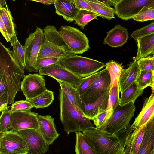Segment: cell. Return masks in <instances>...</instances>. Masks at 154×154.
<instances>
[{
  "instance_id": "33",
  "label": "cell",
  "mask_w": 154,
  "mask_h": 154,
  "mask_svg": "<svg viewBox=\"0 0 154 154\" xmlns=\"http://www.w3.org/2000/svg\"><path fill=\"white\" fill-rule=\"evenodd\" d=\"M105 67L109 72L111 77L110 89L116 81H118L124 69L122 64L113 60H110L105 64Z\"/></svg>"
},
{
  "instance_id": "52",
  "label": "cell",
  "mask_w": 154,
  "mask_h": 154,
  "mask_svg": "<svg viewBox=\"0 0 154 154\" xmlns=\"http://www.w3.org/2000/svg\"><path fill=\"white\" fill-rule=\"evenodd\" d=\"M112 2L115 5L116 4L119 2L121 0H109Z\"/></svg>"
},
{
  "instance_id": "16",
  "label": "cell",
  "mask_w": 154,
  "mask_h": 154,
  "mask_svg": "<svg viewBox=\"0 0 154 154\" xmlns=\"http://www.w3.org/2000/svg\"><path fill=\"white\" fill-rule=\"evenodd\" d=\"M37 118L40 133L49 145L53 144L60 134L57 131L54 119L49 115H38Z\"/></svg>"
},
{
  "instance_id": "42",
  "label": "cell",
  "mask_w": 154,
  "mask_h": 154,
  "mask_svg": "<svg viewBox=\"0 0 154 154\" xmlns=\"http://www.w3.org/2000/svg\"><path fill=\"white\" fill-rule=\"evenodd\" d=\"M63 58L57 57H47L37 59L36 61V68L39 71L44 67L56 63Z\"/></svg>"
},
{
  "instance_id": "45",
  "label": "cell",
  "mask_w": 154,
  "mask_h": 154,
  "mask_svg": "<svg viewBox=\"0 0 154 154\" xmlns=\"http://www.w3.org/2000/svg\"><path fill=\"white\" fill-rule=\"evenodd\" d=\"M0 30L1 32L7 42L11 43L12 36L8 33L1 17H0Z\"/></svg>"
},
{
  "instance_id": "17",
  "label": "cell",
  "mask_w": 154,
  "mask_h": 154,
  "mask_svg": "<svg viewBox=\"0 0 154 154\" xmlns=\"http://www.w3.org/2000/svg\"><path fill=\"white\" fill-rule=\"evenodd\" d=\"M110 91V89L91 104L85 105L82 103L83 116L91 120L95 116L106 112Z\"/></svg>"
},
{
  "instance_id": "56",
  "label": "cell",
  "mask_w": 154,
  "mask_h": 154,
  "mask_svg": "<svg viewBox=\"0 0 154 154\" xmlns=\"http://www.w3.org/2000/svg\"><path fill=\"white\" fill-rule=\"evenodd\" d=\"M12 0L13 1H15V0Z\"/></svg>"
},
{
  "instance_id": "3",
  "label": "cell",
  "mask_w": 154,
  "mask_h": 154,
  "mask_svg": "<svg viewBox=\"0 0 154 154\" xmlns=\"http://www.w3.org/2000/svg\"><path fill=\"white\" fill-rule=\"evenodd\" d=\"M82 132L91 142L97 154H123L124 149L115 134L94 127Z\"/></svg>"
},
{
  "instance_id": "43",
  "label": "cell",
  "mask_w": 154,
  "mask_h": 154,
  "mask_svg": "<svg viewBox=\"0 0 154 154\" xmlns=\"http://www.w3.org/2000/svg\"><path fill=\"white\" fill-rule=\"evenodd\" d=\"M145 127H144L138 134L133 147L132 154H138L143 140Z\"/></svg>"
},
{
  "instance_id": "41",
  "label": "cell",
  "mask_w": 154,
  "mask_h": 154,
  "mask_svg": "<svg viewBox=\"0 0 154 154\" xmlns=\"http://www.w3.org/2000/svg\"><path fill=\"white\" fill-rule=\"evenodd\" d=\"M11 112L8 109L2 112L0 117V131L11 129L10 125Z\"/></svg>"
},
{
  "instance_id": "2",
  "label": "cell",
  "mask_w": 154,
  "mask_h": 154,
  "mask_svg": "<svg viewBox=\"0 0 154 154\" xmlns=\"http://www.w3.org/2000/svg\"><path fill=\"white\" fill-rule=\"evenodd\" d=\"M60 117L64 131L68 134L83 132L94 127L89 119L84 117L72 105L60 88L59 90Z\"/></svg>"
},
{
  "instance_id": "25",
  "label": "cell",
  "mask_w": 154,
  "mask_h": 154,
  "mask_svg": "<svg viewBox=\"0 0 154 154\" xmlns=\"http://www.w3.org/2000/svg\"><path fill=\"white\" fill-rule=\"evenodd\" d=\"M56 80L70 101L83 115L82 101L80 95L76 89L68 83L60 80Z\"/></svg>"
},
{
  "instance_id": "30",
  "label": "cell",
  "mask_w": 154,
  "mask_h": 154,
  "mask_svg": "<svg viewBox=\"0 0 154 154\" xmlns=\"http://www.w3.org/2000/svg\"><path fill=\"white\" fill-rule=\"evenodd\" d=\"M13 47V57L23 69L26 67V58L24 46H22L17 39L16 33L12 36L11 43Z\"/></svg>"
},
{
  "instance_id": "8",
  "label": "cell",
  "mask_w": 154,
  "mask_h": 154,
  "mask_svg": "<svg viewBox=\"0 0 154 154\" xmlns=\"http://www.w3.org/2000/svg\"><path fill=\"white\" fill-rule=\"evenodd\" d=\"M28 151L27 143L17 132L0 131V154H27Z\"/></svg>"
},
{
  "instance_id": "18",
  "label": "cell",
  "mask_w": 154,
  "mask_h": 154,
  "mask_svg": "<svg viewBox=\"0 0 154 154\" xmlns=\"http://www.w3.org/2000/svg\"><path fill=\"white\" fill-rule=\"evenodd\" d=\"M103 44L114 48L120 47L127 41L129 37L127 29L120 24L116 25L107 33Z\"/></svg>"
},
{
  "instance_id": "35",
  "label": "cell",
  "mask_w": 154,
  "mask_h": 154,
  "mask_svg": "<svg viewBox=\"0 0 154 154\" xmlns=\"http://www.w3.org/2000/svg\"><path fill=\"white\" fill-rule=\"evenodd\" d=\"M132 19L135 21L141 22L154 20V9L144 7Z\"/></svg>"
},
{
  "instance_id": "14",
  "label": "cell",
  "mask_w": 154,
  "mask_h": 154,
  "mask_svg": "<svg viewBox=\"0 0 154 154\" xmlns=\"http://www.w3.org/2000/svg\"><path fill=\"white\" fill-rule=\"evenodd\" d=\"M24 138L29 148L27 154H44L49 149V145L38 129H28L17 131Z\"/></svg>"
},
{
  "instance_id": "36",
  "label": "cell",
  "mask_w": 154,
  "mask_h": 154,
  "mask_svg": "<svg viewBox=\"0 0 154 154\" xmlns=\"http://www.w3.org/2000/svg\"><path fill=\"white\" fill-rule=\"evenodd\" d=\"M100 71L97 72L88 76L83 78L76 89L80 95L84 93L99 76Z\"/></svg>"
},
{
  "instance_id": "10",
  "label": "cell",
  "mask_w": 154,
  "mask_h": 154,
  "mask_svg": "<svg viewBox=\"0 0 154 154\" xmlns=\"http://www.w3.org/2000/svg\"><path fill=\"white\" fill-rule=\"evenodd\" d=\"M39 73L42 75L51 77L56 80L66 82L76 89L83 79L68 69L60 61L41 69L39 71Z\"/></svg>"
},
{
  "instance_id": "15",
  "label": "cell",
  "mask_w": 154,
  "mask_h": 154,
  "mask_svg": "<svg viewBox=\"0 0 154 154\" xmlns=\"http://www.w3.org/2000/svg\"><path fill=\"white\" fill-rule=\"evenodd\" d=\"M154 117V93L145 99L143 107L133 123L130 125L133 131L131 136L137 135Z\"/></svg>"
},
{
  "instance_id": "47",
  "label": "cell",
  "mask_w": 154,
  "mask_h": 154,
  "mask_svg": "<svg viewBox=\"0 0 154 154\" xmlns=\"http://www.w3.org/2000/svg\"><path fill=\"white\" fill-rule=\"evenodd\" d=\"M8 97L7 93L0 96V111L7 110L8 107Z\"/></svg>"
},
{
  "instance_id": "34",
  "label": "cell",
  "mask_w": 154,
  "mask_h": 154,
  "mask_svg": "<svg viewBox=\"0 0 154 154\" xmlns=\"http://www.w3.org/2000/svg\"><path fill=\"white\" fill-rule=\"evenodd\" d=\"M0 17L2 19L5 26L9 34L13 36L16 33L15 26L10 11L0 5Z\"/></svg>"
},
{
  "instance_id": "55",
  "label": "cell",
  "mask_w": 154,
  "mask_h": 154,
  "mask_svg": "<svg viewBox=\"0 0 154 154\" xmlns=\"http://www.w3.org/2000/svg\"><path fill=\"white\" fill-rule=\"evenodd\" d=\"M154 60V54L152 56Z\"/></svg>"
},
{
  "instance_id": "53",
  "label": "cell",
  "mask_w": 154,
  "mask_h": 154,
  "mask_svg": "<svg viewBox=\"0 0 154 154\" xmlns=\"http://www.w3.org/2000/svg\"><path fill=\"white\" fill-rule=\"evenodd\" d=\"M149 7L151 8L154 9V0L150 4L149 6Z\"/></svg>"
},
{
  "instance_id": "39",
  "label": "cell",
  "mask_w": 154,
  "mask_h": 154,
  "mask_svg": "<svg viewBox=\"0 0 154 154\" xmlns=\"http://www.w3.org/2000/svg\"><path fill=\"white\" fill-rule=\"evenodd\" d=\"M34 107L30 101L27 100H20L16 101L12 104L10 111H24L31 110Z\"/></svg>"
},
{
  "instance_id": "48",
  "label": "cell",
  "mask_w": 154,
  "mask_h": 154,
  "mask_svg": "<svg viewBox=\"0 0 154 154\" xmlns=\"http://www.w3.org/2000/svg\"><path fill=\"white\" fill-rule=\"evenodd\" d=\"M39 2L47 5L54 4L55 0H28Z\"/></svg>"
},
{
  "instance_id": "19",
  "label": "cell",
  "mask_w": 154,
  "mask_h": 154,
  "mask_svg": "<svg viewBox=\"0 0 154 154\" xmlns=\"http://www.w3.org/2000/svg\"><path fill=\"white\" fill-rule=\"evenodd\" d=\"M140 71L135 58L129 66L124 69L120 76L118 83L121 93L137 81Z\"/></svg>"
},
{
  "instance_id": "13",
  "label": "cell",
  "mask_w": 154,
  "mask_h": 154,
  "mask_svg": "<svg viewBox=\"0 0 154 154\" xmlns=\"http://www.w3.org/2000/svg\"><path fill=\"white\" fill-rule=\"evenodd\" d=\"M154 0H121L114 6L116 15L125 20L132 18L145 6L149 7Z\"/></svg>"
},
{
  "instance_id": "29",
  "label": "cell",
  "mask_w": 154,
  "mask_h": 154,
  "mask_svg": "<svg viewBox=\"0 0 154 154\" xmlns=\"http://www.w3.org/2000/svg\"><path fill=\"white\" fill-rule=\"evenodd\" d=\"M43 31L45 40L60 47L69 49L54 26L48 25L44 28Z\"/></svg>"
},
{
  "instance_id": "20",
  "label": "cell",
  "mask_w": 154,
  "mask_h": 154,
  "mask_svg": "<svg viewBox=\"0 0 154 154\" xmlns=\"http://www.w3.org/2000/svg\"><path fill=\"white\" fill-rule=\"evenodd\" d=\"M54 5L55 12L58 15L62 16L66 21L75 20L79 10L74 0H55Z\"/></svg>"
},
{
  "instance_id": "31",
  "label": "cell",
  "mask_w": 154,
  "mask_h": 154,
  "mask_svg": "<svg viewBox=\"0 0 154 154\" xmlns=\"http://www.w3.org/2000/svg\"><path fill=\"white\" fill-rule=\"evenodd\" d=\"M54 100L53 92L47 89L40 94L29 101L36 108H43L48 106Z\"/></svg>"
},
{
  "instance_id": "46",
  "label": "cell",
  "mask_w": 154,
  "mask_h": 154,
  "mask_svg": "<svg viewBox=\"0 0 154 154\" xmlns=\"http://www.w3.org/2000/svg\"><path fill=\"white\" fill-rule=\"evenodd\" d=\"M106 112L101 113L94 117L92 120L97 128H99L102 124L106 116Z\"/></svg>"
},
{
  "instance_id": "21",
  "label": "cell",
  "mask_w": 154,
  "mask_h": 154,
  "mask_svg": "<svg viewBox=\"0 0 154 154\" xmlns=\"http://www.w3.org/2000/svg\"><path fill=\"white\" fill-rule=\"evenodd\" d=\"M73 54L69 49L57 46L45 39L41 45L38 59L47 57L63 58Z\"/></svg>"
},
{
  "instance_id": "49",
  "label": "cell",
  "mask_w": 154,
  "mask_h": 154,
  "mask_svg": "<svg viewBox=\"0 0 154 154\" xmlns=\"http://www.w3.org/2000/svg\"><path fill=\"white\" fill-rule=\"evenodd\" d=\"M100 2H101L106 5L111 7V6H114L115 4L110 1L109 0H96Z\"/></svg>"
},
{
  "instance_id": "4",
  "label": "cell",
  "mask_w": 154,
  "mask_h": 154,
  "mask_svg": "<svg viewBox=\"0 0 154 154\" xmlns=\"http://www.w3.org/2000/svg\"><path fill=\"white\" fill-rule=\"evenodd\" d=\"M60 61L70 72L82 78L98 72L105 65L103 63L75 54L65 57Z\"/></svg>"
},
{
  "instance_id": "50",
  "label": "cell",
  "mask_w": 154,
  "mask_h": 154,
  "mask_svg": "<svg viewBox=\"0 0 154 154\" xmlns=\"http://www.w3.org/2000/svg\"><path fill=\"white\" fill-rule=\"evenodd\" d=\"M152 74L150 86L151 87L152 93H154V70L152 72Z\"/></svg>"
},
{
  "instance_id": "27",
  "label": "cell",
  "mask_w": 154,
  "mask_h": 154,
  "mask_svg": "<svg viewBox=\"0 0 154 154\" xmlns=\"http://www.w3.org/2000/svg\"><path fill=\"white\" fill-rule=\"evenodd\" d=\"M120 92L118 81H117L115 82L110 89L106 116L102 125L109 119L119 105Z\"/></svg>"
},
{
  "instance_id": "38",
  "label": "cell",
  "mask_w": 154,
  "mask_h": 154,
  "mask_svg": "<svg viewBox=\"0 0 154 154\" xmlns=\"http://www.w3.org/2000/svg\"><path fill=\"white\" fill-rule=\"evenodd\" d=\"M152 72L148 71H140L137 80L140 87L144 89L150 86L152 79Z\"/></svg>"
},
{
  "instance_id": "44",
  "label": "cell",
  "mask_w": 154,
  "mask_h": 154,
  "mask_svg": "<svg viewBox=\"0 0 154 154\" xmlns=\"http://www.w3.org/2000/svg\"><path fill=\"white\" fill-rule=\"evenodd\" d=\"M74 1L76 7L79 10L84 9L94 12L89 4L85 0H74Z\"/></svg>"
},
{
  "instance_id": "7",
  "label": "cell",
  "mask_w": 154,
  "mask_h": 154,
  "mask_svg": "<svg viewBox=\"0 0 154 154\" xmlns=\"http://www.w3.org/2000/svg\"><path fill=\"white\" fill-rule=\"evenodd\" d=\"M59 32L69 48L74 54H82L90 49L87 37L78 29L63 25Z\"/></svg>"
},
{
  "instance_id": "11",
  "label": "cell",
  "mask_w": 154,
  "mask_h": 154,
  "mask_svg": "<svg viewBox=\"0 0 154 154\" xmlns=\"http://www.w3.org/2000/svg\"><path fill=\"white\" fill-rule=\"evenodd\" d=\"M20 89L29 101L47 89L44 77L39 73H29L24 75L21 82Z\"/></svg>"
},
{
  "instance_id": "51",
  "label": "cell",
  "mask_w": 154,
  "mask_h": 154,
  "mask_svg": "<svg viewBox=\"0 0 154 154\" xmlns=\"http://www.w3.org/2000/svg\"><path fill=\"white\" fill-rule=\"evenodd\" d=\"M0 5L2 6V7H5L6 8H8L5 0H0Z\"/></svg>"
},
{
  "instance_id": "24",
  "label": "cell",
  "mask_w": 154,
  "mask_h": 154,
  "mask_svg": "<svg viewBox=\"0 0 154 154\" xmlns=\"http://www.w3.org/2000/svg\"><path fill=\"white\" fill-rule=\"evenodd\" d=\"M76 133V143L75 148L77 154H97L95 147L89 139L82 132Z\"/></svg>"
},
{
  "instance_id": "40",
  "label": "cell",
  "mask_w": 154,
  "mask_h": 154,
  "mask_svg": "<svg viewBox=\"0 0 154 154\" xmlns=\"http://www.w3.org/2000/svg\"><path fill=\"white\" fill-rule=\"evenodd\" d=\"M137 63L141 71L154 70V60L152 56L140 59L137 60Z\"/></svg>"
},
{
  "instance_id": "54",
  "label": "cell",
  "mask_w": 154,
  "mask_h": 154,
  "mask_svg": "<svg viewBox=\"0 0 154 154\" xmlns=\"http://www.w3.org/2000/svg\"><path fill=\"white\" fill-rule=\"evenodd\" d=\"M149 154H154V147L152 150L151 151L150 153Z\"/></svg>"
},
{
  "instance_id": "26",
  "label": "cell",
  "mask_w": 154,
  "mask_h": 154,
  "mask_svg": "<svg viewBox=\"0 0 154 154\" xmlns=\"http://www.w3.org/2000/svg\"><path fill=\"white\" fill-rule=\"evenodd\" d=\"M144 90L140 87L137 81L135 82L121 93L119 105L123 106L131 102L134 103L137 99L143 94Z\"/></svg>"
},
{
  "instance_id": "23",
  "label": "cell",
  "mask_w": 154,
  "mask_h": 154,
  "mask_svg": "<svg viewBox=\"0 0 154 154\" xmlns=\"http://www.w3.org/2000/svg\"><path fill=\"white\" fill-rule=\"evenodd\" d=\"M154 147V117L145 127L142 143L138 154H149Z\"/></svg>"
},
{
  "instance_id": "9",
  "label": "cell",
  "mask_w": 154,
  "mask_h": 154,
  "mask_svg": "<svg viewBox=\"0 0 154 154\" xmlns=\"http://www.w3.org/2000/svg\"><path fill=\"white\" fill-rule=\"evenodd\" d=\"M110 74L105 68L100 71L99 76L86 91L80 95L82 103L87 105L96 101L110 89Z\"/></svg>"
},
{
  "instance_id": "22",
  "label": "cell",
  "mask_w": 154,
  "mask_h": 154,
  "mask_svg": "<svg viewBox=\"0 0 154 154\" xmlns=\"http://www.w3.org/2000/svg\"><path fill=\"white\" fill-rule=\"evenodd\" d=\"M135 41L137 45L135 58L137 60L154 54V32L138 38Z\"/></svg>"
},
{
  "instance_id": "32",
  "label": "cell",
  "mask_w": 154,
  "mask_h": 154,
  "mask_svg": "<svg viewBox=\"0 0 154 154\" xmlns=\"http://www.w3.org/2000/svg\"><path fill=\"white\" fill-rule=\"evenodd\" d=\"M98 16H100L94 12L86 10H79L75 19L74 23L83 29L85 26L91 20L94 19H98Z\"/></svg>"
},
{
  "instance_id": "6",
  "label": "cell",
  "mask_w": 154,
  "mask_h": 154,
  "mask_svg": "<svg viewBox=\"0 0 154 154\" xmlns=\"http://www.w3.org/2000/svg\"><path fill=\"white\" fill-rule=\"evenodd\" d=\"M44 31L36 27L35 30L26 39L24 46L26 58L25 70L28 72H38L36 61L41 45L45 40Z\"/></svg>"
},
{
  "instance_id": "28",
  "label": "cell",
  "mask_w": 154,
  "mask_h": 154,
  "mask_svg": "<svg viewBox=\"0 0 154 154\" xmlns=\"http://www.w3.org/2000/svg\"><path fill=\"white\" fill-rule=\"evenodd\" d=\"M91 7L94 12L103 19L110 20L115 18L116 14L115 9L107 6L101 2L96 0H85Z\"/></svg>"
},
{
  "instance_id": "12",
  "label": "cell",
  "mask_w": 154,
  "mask_h": 154,
  "mask_svg": "<svg viewBox=\"0 0 154 154\" xmlns=\"http://www.w3.org/2000/svg\"><path fill=\"white\" fill-rule=\"evenodd\" d=\"M38 113L32 112L31 110L11 112L10 122L11 130L17 132L28 129H38Z\"/></svg>"
},
{
  "instance_id": "5",
  "label": "cell",
  "mask_w": 154,
  "mask_h": 154,
  "mask_svg": "<svg viewBox=\"0 0 154 154\" xmlns=\"http://www.w3.org/2000/svg\"><path fill=\"white\" fill-rule=\"evenodd\" d=\"M135 110L133 102L123 106L119 105L109 119L97 128L113 134L123 130L129 125L131 120L134 116Z\"/></svg>"
},
{
  "instance_id": "1",
  "label": "cell",
  "mask_w": 154,
  "mask_h": 154,
  "mask_svg": "<svg viewBox=\"0 0 154 154\" xmlns=\"http://www.w3.org/2000/svg\"><path fill=\"white\" fill-rule=\"evenodd\" d=\"M24 73L12 51L0 42V96L7 93L9 104L14 103L17 92L20 91V80Z\"/></svg>"
},
{
  "instance_id": "37",
  "label": "cell",
  "mask_w": 154,
  "mask_h": 154,
  "mask_svg": "<svg viewBox=\"0 0 154 154\" xmlns=\"http://www.w3.org/2000/svg\"><path fill=\"white\" fill-rule=\"evenodd\" d=\"M154 32V21L149 25L133 32L131 36L136 41L138 38Z\"/></svg>"
}]
</instances>
